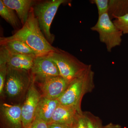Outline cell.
I'll return each mask as SVG.
<instances>
[{
  "label": "cell",
  "mask_w": 128,
  "mask_h": 128,
  "mask_svg": "<svg viewBox=\"0 0 128 128\" xmlns=\"http://www.w3.org/2000/svg\"><path fill=\"white\" fill-rule=\"evenodd\" d=\"M12 40L22 41L32 50L37 56L46 55L56 52L54 48L46 39L40 28L32 7L27 20L19 30L11 36L0 38V44Z\"/></svg>",
  "instance_id": "1"
},
{
  "label": "cell",
  "mask_w": 128,
  "mask_h": 128,
  "mask_svg": "<svg viewBox=\"0 0 128 128\" xmlns=\"http://www.w3.org/2000/svg\"><path fill=\"white\" fill-rule=\"evenodd\" d=\"M94 73L90 65L85 72L71 82L64 94L58 98L60 105L71 106L80 112L83 96L91 92L95 87Z\"/></svg>",
  "instance_id": "2"
},
{
  "label": "cell",
  "mask_w": 128,
  "mask_h": 128,
  "mask_svg": "<svg viewBox=\"0 0 128 128\" xmlns=\"http://www.w3.org/2000/svg\"><path fill=\"white\" fill-rule=\"evenodd\" d=\"M58 66L60 75L70 83L87 70L90 64H87L65 50L58 48L56 52L48 54Z\"/></svg>",
  "instance_id": "3"
},
{
  "label": "cell",
  "mask_w": 128,
  "mask_h": 128,
  "mask_svg": "<svg viewBox=\"0 0 128 128\" xmlns=\"http://www.w3.org/2000/svg\"><path fill=\"white\" fill-rule=\"evenodd\" d=\"M68 2L66 0H50L35 2L33 6L41 32L51 44L55 39V36L50 32L51 24L60 6Z\"/></svg>",
  "instance_id": "4"
},
{
  "label": "cell",
  "mask_w": 128,
  "mask_h": 128,
  "mask_svg": "<svg viewBox=\"0 0 128 128\" xmlns=\"http://www.w3.org/2000/svg\"><path fill=\"white\" fill-rule=\"evenodd\" d=\"M32 81L30 71L8 68L5 94L12 99L20 98L26 94Z\"/></svg>",
  "instance_id": "5"
},
{
  "label": "cell",
  "mask_w": 128,
  "mask_h": 128,
  "mask_svg": "<svg viewBox=\"0 0 128 128\" xmlns=\"http://www.w3.org/2000/svg\"><path fill=\"white\" fill-rule=\"evenodd\" d=\"M90 29L98 33L100 41L105 44L108 52H110L114 48L121 45L122 32L114 25L108 12L98 16L96 23Z\"/></svg>",
  "instance_id": "6"
},
{
  "label": "cell",
  "mask_w": 128,
  "mask_h": 128,
  "mask_svg": "<svg viewBox=\"0 0 128 128\" xmlns=\"http://www.w3.org/2000/svg\"><path fill=\"white\" fill-rule=\"evenodd\" d=\"M24 102L22 105V116L23 128H30L35 117L38 104L41 98V93L32 81L25 96Z\"/></svg>",
  "instance_id": "7"
},
{
  "label": "cell",
  "mask_w": 128,
  "mask_h": 128,
  "mask_svg": "<svg viewBox=\"0 0 128 128\" xmlns=\"http://www.w3.org/2000/svg\"><path fill=\"white\" fill-rule=\"evenodd\" d=\"M30 73L35 82L60 76L57 64L51 60L48 54L34 58Z\"/></svg>",
  "instance_id": "8"
},
{
  "label": "cell",
  "mask_w": 128,
  "mask_h": 128,
  "mask_svg": "<svg viewBox=\"0 0 128 128\" xmlns=\"http://www.w3.org/2000/svg\"><path fill=\"white\" fill-rule=\"evenodd\" d=\"M35 82H37L39 87L41 96L52 99L59 98L70 83L60 76L46 78Z\"/></svg>",
  "instance_id": "9"
},
{
  "label": "cell",
  "mask_w": 128,
  "mask_h": 128,
  "mask_svg": "<svg viewBox=\"0 0 128 128\" xmlns=\"http://www.w3.org/2000/svg\"><path fill=\"white\" fill-rule=\"evenodd\" d=\"M2 120L9 128H23L22 105L2 104L0 107Z\"/></svg>",
  "instance_id": "10"
},
{
  "label": "cell",
  "mask_w": 128,
  "mask_h": 128,
  "mask_svg": "<svg viewBox=\"0 0 128 128\" xmlns=\"http://www.w3.org/2000/svg\"><path fill=\"white\" fill-rule=\"evenodd\" d=\"M82 112H79L71 106L60 104L54 111L49 124L55 123L72 126L78 114Z\"/></svg>",
  "instance_id": "11"
},
{
  "label": "cell",
  "mask_w": 128,
  "mask_h": 128,
  "mask_svg": "<svg viewBox=\"0 0 128 128\" xmlns=\"http://www.w3.org/2000/svg\"><path fill=\"white\" fill-rule=\"evenodd\" d=\"M8 7L16 12L22 26L25 23L29 16L31 8L34 4L32 0H2Z\"/></svg>",
  "instance_id": "12"
},
{
  "label": "cell",
  "mask_w": 128,
  "mask_h": 128,
  "mask_svg": "<svg viewBox=\"0 0 128 128\" xmlns=\"http://www.w3.org/2000/svg\"><path fill=\"white\" fill-rule=\"evenodd\" d=\"M58 99H52L41 96L38 106L36 116L50 122L54 111L60 105Z\"/></svg>",
  "instance_id": "13"
},
{
  "label": "cell",
  "mask_w": 128,
  "mask_h": 128,
  "mask_svg": "<svg viewBox=\"0 0 128 128\" xmlns=\"http://www.w3.org/2000/svg\"><path fill=\"white\" fill-rule=\"evenodd\" d=\"M6 50L8 68L30 71L33 64L34 58L36 57L23 54H10Z\"/></svg>",
  "instance_id": "14"
},
{
  "label": "cell",
  "mask_w": 128,
  "mask_h": 128,
  "mask_svg": "<svg viewBox=\"0 0 128 128\" xmlns=\"http://www.w3.org/2000/svg\"><path fill=\"white\" fill-rule=\"evenodd\" d=\"M0 46L4 48L10 54L37 57L35 52L26 44L22 41L12 40L0 44Z\"/></svg>",
  "instance_id": "15"
},
{
  "label": "cell",
  "mask_w": 128,
  "mask_h": 128,
  "mask_svg": "<svg viewBox=\"0 0 128 128\" xmlns=\"http://www.w3.org/2000/svg\"><path fill=\"white\" fill-rule=\"evenodd\" d=\"M111 20L128 13V0H109L108 12Z\"/></svg>",
  "instance_id": "16"
},
{
  "label": "cell",
  "mask_w": 128,
  "mask_h": 128,
  "mask_svg": "<svg viewBox=\"0 0 128 128\" xmlns=\"http://www.w3.org/2000/svg\"><path fill=\"white\" fill-rule=\"evenodd\" d=\"M0 16L14 28L18 30L20 29L21 22L18 17L14 10L5 5L2 0H0Z\"/></svg>",
  "instance_id": "17"
},
{
  "label": "cell",
  "mask_w": 128,
  "mask_h": 128,
  "mask_svg": "<svg viewBox=\"0 0 128 128\" xmlns=\"http://www.w3.org/2000/svg\"><path fill=\"white\" fill-rule=\"evenodd\" d=\"M7 52L2 46L0 48V96H5V86L8 70Z\"/></svg>",
  "instance_id": "18"
},
{
  "label": "cell",
  "mask_w": 128,
  "mask_h": 128,
  "mask_svg": "<svg viewBox=\"0 0 128 128\" xmlns=\"http://www.w3.org/2000/svg\"><path fill=\"white\" fill-rule=\"evenodd\" d=\"M87 128H104L102 120L89 112H83Z\"/></svg>",
  "instance_id": "19"
},
{
  "label": "cell",
  "mask_w": 128,
  "mask_h": 128,
  "mask_svg": "<svg viewBox=\"0 0 128 128\" xmlns=\"http://www.w3.org/2000/svg\"><path fill=\"white\" fill-rule=\"evenodd\" d=\"M113 22L123 34H128V13L115 18Z\"/></svg>",
  "instance_id": "20"
},
{
  "label": "cell",
  "mask_w": 128,
  "mask_h": 128,
  "mask_svg": "<svg viewBox=\"0 0 128 128\" xmlns=\"http://www.w3.org/2000/svg\"><path fill=\"white\" fill-rule=\"evenodd\" d=\"M90 2L96 6L98 16L108 12L109 0H92L90 1Z\"/></svg>",
  "instance_id": "21"
},
{
  "label": "cell",
  "mask_w": 128,
  "mask_h": 128,
  "mask_svg": "<svg viewBox=\"0 0 128 128\" xmlns=\"http://www.w3.org/2000/svg\"><path fill=\"white\" fill-rule=\"evenodd\" d=\"M71 128H87L83 112L78 114L72 124Z\"/></svg>",
  "instance_id": "22"
},
{
  "label": "cell",
  "mask_w": 128,
  "mask_h": 128,
  "mask_svg": "<svg viewBox=\"0 0 128 128\" xmlns=\"http://www.w3.org/2000/svg\"><path fill=\"white\" fill-rule=\"evenodd\" d=\"M30 128H48V124L40 118L36 116Z\"/></svg>",
  "instance_id": "23"
},
{
  "label": "cell",
  "mask_w": 128,
  "mask_h": 128,
  "mask_svg": "<svg viewBox=\"0 0 128 128\" xmlns=\"http://www.w3.org/2000/svg\"><path fill=\"white\" fill-rule=\"evenodd\" d=\"M48 128H71L72 126L64 124L51 123L48 124Z\"/></svg>",
  "instance_id": "24"
},
{
  "label": "cell",
  "mask_w": 128,
  "mask_h": 128,
  "mask_svg": "<svg viewBox=\"0 0 128 128\" xmlns=\"http://www.w3.org/2000/svg\"><path fill=\"white\" fill-rule=\"evenodd\" d=\"M104 128H122L120 125L110 123L104 126Z\"/></svg>",
  "instance_id": "25"
}]
</instances>
